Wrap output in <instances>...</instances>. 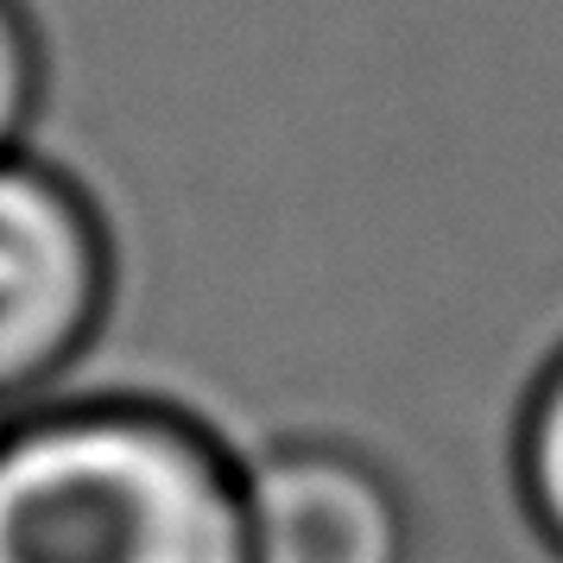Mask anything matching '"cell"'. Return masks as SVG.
<instances>
[{"mask_svg": "<svg viewBox=\"0 0 563 563\" xmlns=\"http://www.w3.org/2000/svg\"><path fill=\"white\" fill-rule=\"evenodd\" d=\"M247 450L158 393L0 418V563H247Z\"/></svg>", "mask_w": 563, "mask_h": 563, "instance_id": "obj_1", "label": "cell"}, {"mask_svg": "<svg viewBox=\"0 0 563 563\" xmlns=\"http://www.w3.org/2000/svg\"><path fill=\"white\" fill-rule=\"evenodd\" d=\"M121 247L102 197L38 146L0 153V411L64 393L102 342Z\"/></svg>", "mask_w": 563, "mask_h": 563, "instance_id": "obj_2", "label": "cell"}, {"mask_svg": "<svg viewBox=\"0 0 563 563\" xmlns=\"http://www.w3.org/2000/svg\"><path fill=\"white\" fill-rule=\"evenodd\" d=\"M247 563H411L418 526L399 475L342 437L247 450Z\"/></svg>", "mask_w": 563, "mask_h": 563, "instance_id": "obj_3", "label": "cell"}, {"mask_svg": "<svg viewBox=\"0 0 563 563\" xmlns=\"http://www.w3.org/2000/svg\"><path fill=\"white\" fill-rule=\"evenodd\" d=\"M512 487L538 544L563 563V349L526 386V406L512 424Z\"/></svg>", "mask_w": 563, "mask_h": 563, "instance_id": "obj_4", "label": "cell"}, {"mask_svg": "<svg viewBox=\"0 0 563 563\" xmlns=\"http://www.w3.org/2000/svg\"><path fill=\"white\" fill-rule=\"evenodd\" d=\"M52 96V45L32 0H0V153L32 146V128Z\"/></svg>", "mask_w": 563, "mask_h": 563, "instance_id": "obj_5", "label": "cell"}, {"mask_svg": "<svg viewBox=\"0 0 563 563\" xmlns=\"http://www.w3.org/2000/svg\"><path fill=\"white\" fill-rule=\"evenodd\" d=\"M0 418H7V411H0Z\"/></svg>", "mask_w": 563, "mask_h": 563, "instance_id": "obj_6", "label": "cell"}]
</instances>
